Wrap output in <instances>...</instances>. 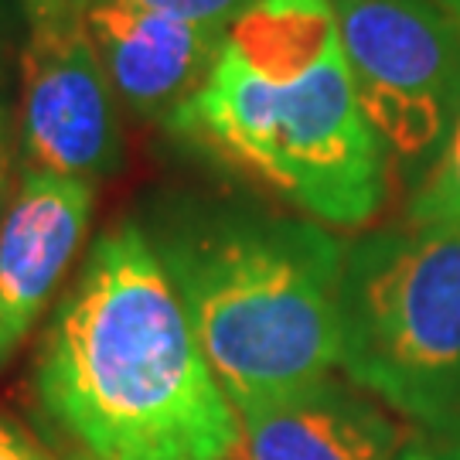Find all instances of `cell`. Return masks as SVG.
<instances>
[{
    "label": "cell",
    "mask_w": 460,
    "mask_h": 460,
    "mask_svg": "<svg viewBox=\"0 0 460 460\" xmlns=\"http://www.w3.org/2000/svg\"><path fill=\"white\" fill-rule=\"evenodd\" d=\"M140 229L235 412L331 378L345 246L321 222L178 198Z\"/></svg>",
    "instance_id": "3957f363"
},
{
    "label": "cell",
    "mask_w": 460,
    "mask_h": 460,
    "mask_svg": "<svg viewBox=\"0 0 460 460\" xmlns=\"http://www.w3.org/2000/svg\"><path fill=\"white\" fill-rule=\"evenodd\" d=\"M402 460H460V440L444 447H420V450H410Z\"/></svg>",
    "instance_id": "9a60e30c"
},
{
    "label": "cell",
    "mask_w": 460,
    "mask_h": 460,
    "mask_svg": "<svg viewBox=\"0 0 460 460\" xmlns=\"http://www.w3.org/2000/svg\"><path fill=\"white\" fill-rule=\"evenodd\" d=\"M28 21H45V17H62V14H85L89 0H21Z\"/></svg>",
    "instance_id": "5bb4252c"
},
{
    "label": "cell",
    "mask_w": 460,
    "mask_h": 460,
    "mask_svg": "<svg viewBox=\"0 0 460 460\" xmlns=\"http://www.w3.org/2000/svg\"><path fill=\"white\" fill-rule=\"evenodd\" d=\"M96 184L24 167L0 218V368L49 311L93 222Z\"/></svg>",
    "instance_id": "52a82bcc"
},
{
    "label": "cell",
    "mask_w": 460,
    "mask_h": 460,
    "mask_svg": "<svg viewBox=\"0 0 460 460\" xmlns=\"http://www.w3.org/2000/svg\"><path fill=\"white\" fill-rule=\"evenodd\" d=\"M34 412L62 460H229L239 412L137 222L102 232L41 331Z\"/></svg>",
    "instance_id": "6da1fadb"
},
{
    "label": "cell",
    "mask_w": 460,
    "mask_h": 460,
    "mask_svg": "<svg viewBox=\"0 0 460 460\" xmlns=\"http://www.w3.org/2000/svg\"><path fill=\"white\" fill-rule=\"evenodd\" d=\"M410 222L412 226H457L460 222V119L412 195Z\"/></svg>",
    "instance_id": "30bf717a"
},
{
    "label": "cell",
    "mask_w": 460,
    "mask_h": 460,
    "mask_svg": "<svg viewBox=\"0 0 460 460\" xmlns=\"http://www.w3.org/2000/svg\"><path fill=\"white\" fill-rule=\"evenodd\" d=\"M341 358L355 385L433 429L460 420V222L368 232L345 246Z\"/></svg>",
    "instance_id": "277c9868"
},
{
    "label": "cell",
    "mask_w": 460,
    "mask_h": 460,
    "mask_svg": "<svg viewBox=\"0 0 460 460\" xmlns=\"http://www.w3.org/2000/svg\"><path fill=\"white\" fill-rule=\"evenodd\" d=\"M355 96L389 161L429 167L460 119V28L433 0H331Z\"/></svg>",
    "instance_id": "5b68a950"
},
{
    "label": "cell",
    "mask_w": 460,
    "mask_h": 460,
    "mask_svg": "<svg viewBox=\"0 0 460 460\" xmlns=\"http://www.w3.org/2000/svg\"><path fill=\"white\" fill-rule=\"evenodd\" d=\"M440 11H447V14L454 17V24L460 28V0H433Z\"/></svg>",
    "instance_id": "2e32d148"
},
{
    "label": "cell",
    "mask_w": 460,
    "mask_h": 460,
    "mask_svg": "<svg viewBox=\"0 0 460 460\" xmlns=\"http://www.w3.org/2000/svg\"><path fill=\"white\" fill-rule=\"evenodd\" d=\"M167 127L321 226L372 222L389 150L355 96L331 0H256Z\"/></svg>",
    "instance_id": "7a4b0ae2"
},
{
    "label": "cell",
    "mask_w": 460,
    "mask_h": 460,
    "mask_svg": "<svg viewBox=\"0 0 460 460\" xmlns=\"http://www.w3.org/2000/svg\"><path fill=\"white\" fill-rule=\"evenodd\" d=\"M85 28L113 96L144 119H171L208 79L229 38V31L119 0H89Z\"/></svg>",
    "instance_id": "ba28073f"
},
{
    "label": "cell",
    "mask_w": 460,
    "mask_h": 460,
    "mask_svg": "<svg viewBox=\"0 0 460 460\" xmlns=\"http://www.w3.org/2000/svg\"><path fill=\"white\" fill-rule=\"evenodd\" d=\"M119 4L147 7V11H161V14L195 21V24H205V28L229 31L232 24L246 14L256 0H119Z\"/></svg>",
    "instance_id": "8fae6325"
},
{
    "label": "cell",
    "mask_w": 460,
    "mask_h": 460,
    "mask_svg": "<svg viewBox=\"0 0 460 460\" xmlns=\"http://www.w3.org/2000/svg\"><path fill=\"white\" fill-rule=\"evenodd\" d=\"M243 460H395L399 429L341 382H317L300 393L239 412Z\"/></svg>",
    "instance_id": "9c48e42d"
},
{
    "label": "cell",
    "mask_w": 460,
    "mask_h": 460,
    "mask_svg": "<svg viewBox=\"0 0 460 460\" xmlns=\"http://www.w3.org/2000/svg\"><path fill=\"white\" fill-rule=\"evenodd\" d=\"M21 55V144L28 164L93 181L119 167L116 96L85 14L28 21Z\"/></svg>",
    "instance_id": "8992f818"
},
{
    "label": "cell",
    "mask_w": 460,
    "mask_h": 460,
    "mask_svg": "<svg viewBox=\"0 0 460 460\" xmlns=\"http://www.w3.org/2000/svg\"><path fill=\"white\" fill-rule=\"evenodd\" d=\"M0 460H62L55 450L31 437L28 429L0 412Z\"/></svg>",
    "instance_id": "7c38bea8"
},
{
    "label": "cell",
    "mask_w": 460,
    "mask_h": 460,
    "mask_svg": "<svg viewBox=\"0 0 460 460\" xmlns=\"http://www.w3.org/2000/svg\"><path fill=\"white\" fill-rule=\"evenodd\" d=\"M17 184V140H14V123H11V110L0 96V218L4 208L14 195Z\"/></svg>",
    "instance_id": "4fadbf2b"
}]
</instances>
